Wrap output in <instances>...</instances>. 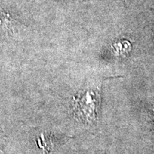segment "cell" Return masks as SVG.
<instances>
[{"label":"cell","mask_w":154,"mask_h":154,"mask_svg":"<svg viewBox=\"0 0 154 154\" xmlns=\"http://www.w3.org/2000/svg\"><path fill=\"white\" fill-rule=\"evenodd\" d=\"M12 26V18L8 14L0 9V28L4 30L11 29Z\"/></svg>","instance_id":"7a4b0ae2"},{"label":"cell","mask_w":154,"mask_h":154,"mask_svg":"<svg viewBox=\"0 0 154 154\" xmlns=\"http://www.w3.org/2000/svg\"><path fill=\"white\" fill-rule=\"evenodd\" d=\"M74 112L81 120L91 124L96 119L99 104L98 92L88 89L79 94L74 99Z\"/></svg>","instance_id":"6da1fadb"},{"label":"cell","mask_w":154,"mask_h":154,"mask_svg":"<svg viewBox=\"0 0 154 154\" xmlns=\"http://www.w3.org/2000/svg\"><path fill=\"white\" fill-rule=\"evenodd\" d=\"M38 146L42 149L47 151V150H50V147L51 148V140L50 138H47V136H45L44 134H42L41 138L38 139Z\"/></svg>","instance_id":"3957f363"},{"label":"cell","mask_w":154,"mask_h":154,"mask_svg":"<svg viewBox=\"0 0 154 154\" xmlns=\"http://www.w3.org/2000/svg\"><path fill=\"white\" fill-rule=\"evenodd\" d=\"M153 42H154V27H153Z\"/></svg>","instance_id":"277c9868"}]
</instances>
